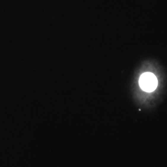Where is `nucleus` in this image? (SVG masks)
Here are the masks:
<instances>
[{"label":"nucleus","mask_w":167,"mask_h":167,"mask_svg":"<svg viewBox=\"0 0 167 167\" xmlns=\"http://www.w3.org/2000/svg\"><path fill=\"white\" fill-rule=\"evenodd\" d=\"M158 85L157 77L151 72H146L139 79V85L145 92H151L155 90Z\"/></svg>","instance_id":"nucleus-1"}]
</instances>
